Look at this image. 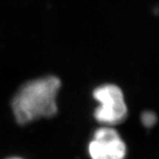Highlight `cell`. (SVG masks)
<instances>
[{"label": "cell", "mask_w": 159, "mask_h": 159, "mask_svg": "<svg viewBox=\"0 0 159 159\" xmlns=\"http://www.w3.org/2000/svg\"><path fill=\"white\" fill-rule=\"evenodd\" d=\"M91 159H125L126 146L112 126L104 125L98 128L89 144Z\"/></svg>", "instance_id": "cell-3"}, {"label": "cell", "mask_w": 159, "mask_h": 159, "mask_svg": "<svg viewBox=\"0 0 159 159\" xmlns=\"http://www.w3.org/2000/svg\"><path fill=\"white\" fill-rule=\"evenodd\" d=\"M142 123L146 127H152L157 121V115L152 111H144L141 117Z\"/></svg>", "instance_id": "cell-4"}, {"label": "cell", "mask_w": 159, "mask_h": 159, "mask_svg": "<svg viewBox=\"0 0 159 159\" xmlns=\"http://www.w3.org/2000/svg\"><path fill=\"white\" fill-rule=\"evenodd\" d=\"M9 159H20V158H18V157H12V158H9Z\"/></svg>", "instance_id": "cell-5"}, {"label": "cell", "mask_w": 159, "mask_h": 159, "mask_svg": "<svg viewBox=\"0 0 159 159\" xmlns=\"http://www.w3.org/2000/svg\"><path fill=\"white\" fill-rule=\"evenodd\" d=\"M93 97L99 102L94 112L97 122L112 126L122 123L127 116V105L120 88L114 84H105L97 88Z\"/></svg>", "instance_id": "cell-2"}, {"label": "cell", "mask_w": 159, "mask_h": 159, "mask_svg": "<svg viewBox=\"0 0 159 159\" xmlns=\"http://www.w3.org/2000/svg\"><path fill=\"white\" fill-rule=\"evenodd\" d=\"M61 81L56 76H46L25 83L11 102L15 119L20 125H27L42 118L57 113V96Z\"/></svg>", "instance_id": "cell-1"}]
</instances>
